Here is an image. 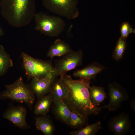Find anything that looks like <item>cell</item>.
I'll return each instance as SVG.
<instances>
[{
  "label": "cell",
  "mask_w": 135,
  "mask_h": 135,
  "mask_svg": "<svg viewBox=\"0 0 135 135\" xmlns=\"http://www.w3.org/2000/svg\"><path fill=\"white\" fill-rule=\"evenodd\" d=\"M3 34V31L0 27V36H2Z\"/></svg>",
  "instance_id": "obj_25"
},
{
  "label": "cell",
  "mask_w": 135,
  "mask_h": 135,
  "mask_svg": "<svg viewBox=\"0 0 135 135\" xmlns=\"http://www.w3.org/2000/svg\"><path fill=\"white\" fill-rule=\"evenodd\" d=\"M34 18L35 29L48 36H57L62 32L65 26L60 17L48 15L42 12L36 13Z\"/></svg>",
  "instance_id": "obj_4"
},
{
  "label": "cell",
  "mask_w": 135,
  "mask_h": 135,
  "mask_svg": "<svg viewBox=\"0 0 135 135\" xmlns=\"http://www.w3.org/2000/svg\"><path fill=\"white\" fill-rule=\"evenodd\" d=\"M54 62V68L56 76L62 77L68 71L82 65L83 54L81 50H73L64 55Z\"/></svg>",
  "instance_id": "obj_7"
},
{
  "label": "cell",
  "mask_w": 135,
  "mask_h": 135,
  "mask_svg": "<svg viewBox=\"0 0 135 135\" xmlns=\"http://www.w3.org/2000/svg\"><path fill=\"white\" fill-rule=\"evenodd\" d=\"M121 37L126 39L130 33H135V30L131 27L129 23L127 22L122 23L120 26Z\"/></svg>",
  "instance_id": "obj_23"
},
{
  "label": "cell",
  "mask_w": 135,
  "mask_h": 135,
  "mask_svg": "<svg viewBox=\"0 0 135 135\" xmlns=\"http://www.w3.org/2000/svg\"><path fill=\"white\" fill-rule=\"evenodd\" d=\"M37 129L45 135H52L54 130L53 124L50 118L46 115H40L35 118Z\"/></svg>",
  "instance_id": "obj_16"
},
{
  "label": "cell",
  "mask_w": 135,
  "mask_h": 135,
  "mask_svg": "<svg viewBox=\"0 0 135 135\" xmlns=\"http://www.w3.org/2000/svg\"><path fill=\"white\" fill-rule=\"evenodd\" d=\"M126 40L120 36L117 42L112 54V58L116 61H119L123 58L126 46Z\"/></svg>",
  "instance_id": "obj_21"
},
{
  "label": "cell",
  "mask_w": 135,
  "mask_h": 135,
  "mask_svg": "<svg viewBox=\"0 0 135 135\" xmlns=\"http://www.w3.org/2000/svg\"><path fill=\"white\" fill-rule=\"evenodd\" d=\"M27 113V110L24 106L21 105L14 106L11 103L2 116L21 129H28L30 127L26 121Z\"/></svg>",
  "instance_id": "obj_8"
},
{
  "label": "cell",
  "mask_w": 135,
  "mask_h": 135,
  "mask_svg": "<svg viewBox=\"0 0 135 135\" xmlns=\"http://www.w3.org/2000/svg\"><path fill=\"white\" fill-rule=\"evenodd\" d=\"M56 76L55 72H53L42 78H32L28 86L38 99L49 93L52 83Z\"/></svg>",
  "instance_id": "obj_11"
},
{
  "label": "cell",
  "mask_w": 135,
  "mask_h": 135,
  "mask_svg": "<svg viewBox=\"0 0 135 135\" xmlns=\"http://www.w3.org/2000/svg\"><path fill=\"white\" fill-rule=\"evenodd\" d=\"M101 128V122L98 121L84 128L71 131L70 134L71 135H95Z\"/></svg>",
  "instance_id": "obj_19"
},
{
  "label": "cell",
  "mask_w": 135,
  "mask_h": 135,
  "mask_svg": "<svg viewBox=\"0 0 135 135\" xmlns=\"http://www.w3.org/2000/svg\"><path fill=\"white\" fill-rule=\"evenodd\" d=\"M104 69L103 66L94 62L83 69L75 71L73 74L74 76L90 80L92 79H95L97 75Z\"/></svg>",
  "instance_id": "obj_12"
},
{
  "label": "cell",
  "mask_w": 135,
  "mask_h": 135,
  "mask_svg": "<svg viewBox=\"0 0 135 135\" xmlns=\"http://www.w3.org/2000/svg\"><path fill=\"white\" fill-rule=\"evenodd\" d=\"M55 77L52 83L49 92L52 94L53 102L63 100L67 96L68 90L61 78L56 79Z\"/></svg>",
  "instance_id": "obj_13"
},
{
  "label": "cell",
  "mask_w": 135,
  "mask_h": 135,
  "mask_svg": "<svg viewBox=\"0 0 135 135\" xmlns=\"http://www.w3.org/2000/svg\"><path fill=\"white\" fill-rule=\"evenodd\" d=\"M21 56L28 80L33 78H42L50 72H55L50 62L34 58L24 52Z\"/></svg>",
  "instance_id": "obj_5"
},
{
  "label": "cell",
  "mask_w": 135,
  "mask_h": 135,
  "mask_svg": "<svg viewBox=\"0 0 135 135\" xmlns=\"http://www.w3.org/2000/svg\"><path fill=\"white\" fill-rule=\"evenodd\" d=\"M86 119L78 114L71 111L67 124L73 127L80 128L84 125Z\"/></svg>",
  "instance_id": "obj_22"
},
{
  "label": "cell",
  "mask_w": 135,
  "mask_h": 135,
  "mask_svg": "<svg viewBox=\"0 0 135 135\" xmlns=\"http://www.w3.org/2000/svg\"><path fill=\"white\" fill-rule=\"evenodd\" d=\"M108 87L110 101L107 105L103 107L108 108L109 111L115 110L120 108L123 102L128 99V94L126 89L116 82L109 83Z\"/></svg>",
  "instance_id": "obj_9"
},
{
  "label": "cell",
  "mask_w": 135,
  "mask_h": 135,
  "mask_svg": "<svg viewBox=\"0 0 135 135\" xmlns=\"http://www.w3.org/2000/svg\"><path fill=\"white\" fill-rule=\"evenodd\" d=\"M0 5L2 16L15 27L29 24L36 13L35 0H1Z\"/></svg>",
  "instance_id": "obj_2"
},
{
  "label": "cell",
  "mask_w": 135,
  "mask_h": 135,
  "mask_svg": "<svg viewBox=\"0 0 135 135\" xmlns=\"http://www.w3.org/2000/svg\"><path fill=\"white\" fill-rule=\"evenodd\" d=\"M90 100L94 105L97 106L108 98L104 88L102 86H93L89 87Z\"/></svg>",
  "instance_id": "obj_17"
},
{
  "label": "cell",
  "mask_w": 135,
  "mask_h": 135,
  "mask_svg": "<svg viewBox=\"0 0 135 135\" xmlns=\"http://www.w3.org/2000/svg\"><path fill=\"white\" fill-rule=\"evenodd\" d=\"M35 95L20 77L12 84L6 85L5 90L0 93V100L9 99L25 103L31 110L35 100Z\"/></svg>",
  "instance_id": "obj_3"
},
{
  "label": "cell",
  "mask_w": 135,
  "mask_h": 135,
  "mask_svg": "<svg viewBox=\"0 0 135 135\" xmlns=\"http://www.w3.org/2000/svg\"><path fill=\"white\" fill-rule=\"evenodd\" d=\"M54 102L56 115L62 121L67 124L71 111L63 100H58Z\"/></svg>",
  "instance_id": "obj_18"
},
{
  "label": "cell",
  "mask_w": 135,
  "mask_h": 135,
  "mask_svg": "<svg viewBox=\"0 0 135 135\" xmlns=\"http://www.w3.org/2000/svg\"><path fill=\"white\" fill-rule=\"evenodd\" d=\"M44 7L50 11L70 20L78 17V0H42Z\"/></svg>",
  "instance_id": "obj_6"
},
{
  "label": "cell",
  "mask_w": 135,
  "mask_h": 135,
  "mask_svg": "<svg viewBox=\"0 0 135 135\" xmlns=\"http://www.w3.org/2000/svg\"><path fill=\"white\" fill-rule=\"evenodd\" d=\"M130 107L132 110L135 112V102L134 100H132L130 102Z\"/></svg>",
  "instance_id": "obj_24"
},
{
  "label": "cell",
  "mask_w": 135,
  "mask_h": 135,
  "mask_svg": "<svg viewBox=\"0 0 135 135\" xmlns=\"http://www.w3.org/2000/svg\"><path fill=\"white\" fill-rule=\"evenodd\" d=\"M13 66V62L10 55L0 44V76L5 74L10 67Z\"/></svg>",
  "instance_id": "obj_20"
},
{
  "label": "cell",
  "mask_w": 135,
  "mask_h": 135,
  "mask_svg": "<svg viewBox=\"0 0 135 135\" xmlns=\"http://www.w3.org/2000/svg\"><path fill=\"white\" fill-rule=\"evenodd\" d=\"M60 78L68 90V95L63 100L72 112L86 118L91 114H98L104 108L94 105L90 100V80H74L66 74Z\"/></svg>",
  "instance_id": "obj_1"
},
{
  "label": "cell",
  "mask_w": 135,
  "mask_h": 135,
  "mask_svg": "<svg viewBox=\"0 0 135 135\" xmlns=\"http://www.w3.org/2000/svg\"><path fill=\"white\" fill-rule=\"evenodd\" d=\"M53 102V97L50 92L38 99L34 107V113L37 116L46 115Z\"/></svg>",
  "instance_id": "obj_15"
},
{
  "label": "cell",
  "mask_w": 135,
  "mask_h": 135,
  "mask_svg": "<svg viewBox=\"0 0 135 135\" xmlns=\"http://www.w3.org/2000/svg\"><path fill=\"white\" fill-rule=\"evenodd\" d=\"M108 126L115 135H125L131 130L132 123L128 115L122 112L111 118Z\"/></svg>",
  "instance_id": "obj_10"
},
{
  "label": "cell",
  "mask_w": 135,
  "mask_h": 135,
  "mask_svg": "<svg viewBox=\"0 0 135 135\" xmlns=\"http://www.w3.org/2000/svg\"><path fill=\"white\" fill-rule=\"evenodd\" d=\"M72 50L68 44L58 39L50 47L47 56L52 59L55 56H63Z\"/></svg>",
  "instance_id": "obj_14"
}]
</instances>
